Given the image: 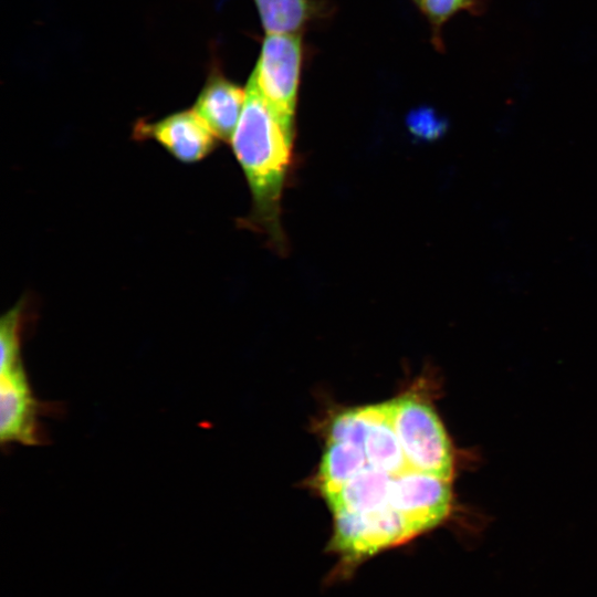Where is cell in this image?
Masks as SVG:
<instances>
[{"label":"cell","instance_id":"1","mask_svg":"<svg viewBox=\"0 0 597 597\" xmlns=\"http://www.w3.org/2000/svg\"><path fill=\"white\" fill-rule=\"evenodd\" d=\"M293 140L273 114L251 73L243 111L230 144L252 197L251 212L244 222L247 227L265 233L280 253L286 249L281 202L293 163Z\"/></svg>","mask_w":597,"mask_h":597},{"label":"cell","instance_id":"2","mask_svg":"<svg viewBox=\"0 0 597 597\" xmlns=\"http://www.w3.org/2000/svg\"><path fill=\"white\" fill-rule=\"evenodd\" d=\"M390 401L392 426L410 468L452 480L455 450L431 404L413 396Z\"/></svg>","mask_w":597,"mask_h":597},{"label":"cell","instance_id":"3","mask_svg":"<svg viewBox=\"0 0 597 597\" xmlns=\"http://www.w3.org/2000/svg\"><path fill=\"white\" fill-rule=\"evenodd\" d=\"M301 65L298 34L268 33L252 72L264 100L293 139Z\"/></svg>","mask_w":597,"mask_h":597},{"label":"cell","instance_id":"4","mask_svg":"<svg viewBox=\"0 0 597 597\" xmlns=\"http://www.w3.org/2000/svg\"><path fill=\"white\" fill-rule=\"evenodd\" d=\"M452 480L409 470L394 478L389 504L405 520L413 540L452 516Z\"/></svg>","mask_w":597,"mask_h":597},{"label":"cell","instance_id":"5","mask_svg":"<svg viewBox=\"0 0 597 597\" xmlns=\"http://www.w3.org/2000/svg\"><path fill=\"white\" fill-rule=\"evenodd\" d=\"M0 374L1 442L42 443L44 434L39 417L44 405L33 395L23 364Z\"/></svg>","mask_w":597,"mask_h":597},{"label":"cell","instance_id":"6","mask_svg":"<svg viewBox=\"0 0 597 597\" xmlns=\"http://www.w3.org/2000/svg\"><path fill=\"white\" fill-rule=\"evenodd\" d=\"M137 140H155L185 164L202 160L218 145V138L193 111L170 114L157 122H139L134 127Z\"/></svg>","mask_w":597,"mask_h":597},{"label":"cell","instance_id":"7","mask_svg":"<svg viewBox=\"0 0 597 597\" xmlns=\"http://www.w3.org/2000/svg\"><path fill=\"white\" fill-rule=\"evenodd\" d=\"M394 478L367 463L341 489L325 496L332 515H366L394 510L389 504Z\"/></svg>","mask_w":597,"mask_h":597},{"label":"cell","instance_id":"8","mask_svg":"<svg viewBox=\"0 0 597 597\" xmlns=\"http://www.w3.org/2000/svg\"><path fill=\"white\" fill-rule=\"evenodd\" d=\"M245 102V90L222 75L208 80L193 111L221 142H231Z\"/></svg>","mask_w":597,"mask_h":597},{"label":"cell","instance_id":"9","mask_svg":"<svg viewBox=\"0 0 597 597\" xmlns=\"http://www.w3.org/2000/svg\"><path fill=\"white\" fill-rule=\"evenodd\" d=\"M360 411L367 422V463L394 476L412 470L392 426L391 401L360 407Z\"/></svg>","mask_w":597,"mask_h":597},{"label":"cell","instance_id":"10","mask_svg":"<svg viewBox=\"0 0 597 597\" xmlns=\"http://www.w3.org/2000/svg\"><path fill=\"white\" fill-rule=\"evenodd\" d=\"M366 464L364 448L346 441H327L317 472V485L323 496L336 492Z\"/></svg>","mask_w":597,"mask_h":597},{"label":"cell","instance_id":"11","mask_svg":"<svg viewBox=\"0 0 597 597\" xmlns=\"http://www.w3.org/2000/svg\"><path fill=\"white\" fill-rule=\"evenodd\" d=\"M266 33H296L316 11L312 0H254Z\"/></svg>","mask_w":597,"mask_h":597},{"label":"cell","instance_id":"12","mask_svg":"<svg viewBox=\"0 0 597 597\" xmlns=\"http://www.w3.org/2000/svg\"><path fill=\"white\" fill-rule=\"evenodd\" d=\"M27 318V301L20 300L0 320V373L22 365L21 341Z\"/></svg>","mask_w":597,"mask_h":597},{"label":"cell","instance_id":"13","mask_svg":"<svg viewBox=\"0 0 597 597\" xmlns=\"http://www.w3.org/2000/svg\"><path fill=\"white\" fill-rule=\"evenodd\" d=\"M431 24L433 44L442 49L441 30L443 24L459 11L479 14L484 9V0H419L417 3Z\"/></svg>","mask_w":597,"mask_h":597},{"label":"cell","instance_id":"14","mask_svg":"<svg viewBox=\"0 0 597 597\" xmlns=\"http://www.w3.org/2000/svg\"><path fill=\"white\" fill-rule=\"evenodd\" d=\"M327 433V441H346L364 448L367 422L360 407L336 415L329 425Z\"/></svg>","mask_w":597,"mask_h":597},{"label":"cell","instance_id":"15","mask_svg":"<svg viewBox=\"0 0 597 597\" xmlns=\"http://www.w3.org/2000/svg\"><path fill=\"white\" fill-rule=\"evenodd\" d=\"M407 125L416 137L425 140H434L447 130V121L432 107H418L407 116Z\"/></svg>","mask_w":597,"mask_h":597},{"label":"cell","instance_id":"16","mask_svg":"<svg viewBox=\"0 0 597 597\" xmlns=\"http://www.w3.org/2000/svg\"><path fill=\"white\" fill-rule=\"evenodd\" d=\"M415 1H416V3H418L419 0H415Z\"/></svg>","mask_w":597,"mask_h":597}]
</instances>
